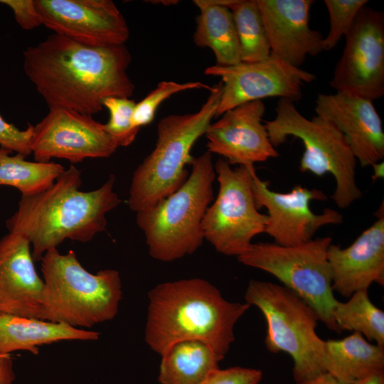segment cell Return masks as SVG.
I'll return each mask as SVG.
<instances>
[{"label": "cell", "instance_id": "836d02e7", "mask_svg": "<svg viewBox=\"0 0 384 384\" xmlns=\"http://www.w3.org/2000/svg\"><path fill=\"white\" fill-rule=\"evenodd\" d=\"M15 373L10 354L0 353V384H14Z\"/></svg>", "mask_w": 384, "mask_h": 384}, {"label": "cell", "instance_id": "f546056e", "mask_svg": "<svg viewBox=\"0 0 384 384\" xmlns=\"http://www.w3.org/2000/svg\"><path fill=\"white\" fill-rule=\"evenodd\" d=\"M366 0H325L329 16V30L324 38V50H330L351 29Z\"/></svg>", "mask_w": 384, "mask_h": 384}, {"label": "cell", "instance_id": "8fae6325", "mask_svg": "<svg viewBox=\"0 0 384 384\" xmlns=\"http://www.w3.org/2000/svg\"><path fill=\"white\" fill-rule=\"evenodd\" d=\"M345 46L330 86L373 101L384 95V14L363 6L344 36Z\"/></svg>", "mask_w": 384, "mask_h": 384}, {"label": "cell", "instance_id": "484cf974", "mask_svg": "<svg viewBox=\"0 0 384 384\" xmlns=\"http://www.w3.org/2000/svg\"><path fill=\"white\" fill-rule=\"evenodd\" d=\"M333 315L339 331L358 332L384 347V312L370 301L368 290L354 292L346 302L337 301Z\"/></svg>", "mask_w": 384, "mask_h": 384}, {"label": "cell", "instance_id": "603a6c76", "mask_svg": "<svg viewBox=\"0 0 384 384\" xmlns=\"http://www.w3.org/2000/svg\"><path fill=\"white\" fill-rule=\"evenodd\" d=\"M199 9L193 36L198 47L209 48L216 65L231 66L241 62L240 46L230 9L212 4L210 0H195Z\"/></svg>", "mask_w": 384, "mask_h": 384}, {"label": "cell", "instance_id": "8d00e7d4", "mask_svg": "<svg viewBox=\"0 0 384 384\" xmlns=\"http://www.w3.org/2000/svg\"><path fill=\"white\" fill-rule=\"evenodd\" d=\"M373 168V179L376 180L378 178H383L384 176V163L383 161H378L372 164Z\"/></svg>", "mask_w": 384, "mask_h": 384}, {"label": "cell", "instance_id": "9c48e42d", "mask_svg": "<svg viewBox=\"0 0 384 384\" xmlns=\"http://www.w3.org/2000/svg\"><path fill=\"white\" fill-rule=\"evenodd\" d=\"M332 239L323 237L303 244L283 246L274 242L252 243L238 261L274 276L316 312L330 330L340 332L334 319L338 301L332 289L327 253Z\"/></svg>", "mask_w": 384, "mask_h": 384}, {"label": "cell", "instance_id": "44dd1931", "mask_svg": "<svg viewBox=\"0 0 384 384\" xmlns=\"http://www.w3.org/2000/svg\"><path fill=\"white\" fill-rule=\"evenodd\" d=\"M100 333L46 320L0 314V353L28 351L63 341H96Z\"/></svg>", "mask_w": 384, "mask_h": 384}, {"label": "cell", "instance_id": "ffe728a7", "mask_svg": "<svg viewBox=\"0 0 384 384\" xmlns=\"http://www.w3.org/2000/svg\"><path fill=\"white\" fill-rule=\"evenodd\" d=\"M348 247L331 244L327 258L332 289L344 297L366 289L373 283L384 285V213Z\"/></svg>", "mask_w": 384, "mask_h": 384}, {"label": "cell", "instance_id": "8992f818", "mask_svg": "<svg viewBox=\"0 0 384 384\" xmlns=\"http://www.w3.org/2000/svg\"><path fill=\"white\" fill-rule=\"evenodd\" d=\"M222 92L220 82L213 86L198 111L170 114L159 122L155 147L133 174L127 201L132 210L137 213L154 206L186 181V166L193 158L191 150L216 116Z\"/></svg>", "mask_w": 384, "mask_h": 384}, {"label": "cell", "instance_id": "e575fe53", "mask_svg": "<svg viewBox=\"0 0 384 384\" xmlns=\"http://www.w3.org/2000/svg\"><path fill=\"white\" fill-rule=\"evenodd\" d=\"M296 384H343L327 372L320 373L309 379L296 382Z\"/></svg>", "mask_w": 384, "mask_h": 384}, {"label": "cell", "instance_id": "277c9868", "mask_svg": "<svg viewBox=\"0 0 384 384\" xmlns=\"http://www.w3.org/2000/svg\"><path fill=\"white\" fill-rule=\"evenodd\" d=\"M44 282L42 320L75 328H91L113 319L122 298L119 273L103 270L92 274L75 253L47 251L41 260Z\"/></svg>", "mask_w": 384, "mask_h": 384}, {"label": "cell", "instance_id": "9a60e30c", "mask_svg": "<svg viewBox=\"0 0 384 384\" xmlns=\"http://www.w3.org/2000/svg\"><path fill=\"white\" fill-rule=\"evenodd\" d=\"M42 25L54 33L91 47L124 45L126 20L110 0H34Z\"/></svg>", "mask_w": 384, "mask_h": 384}, {"label": "cell", "instance_id": "4dcf8cb0", "mask_svg": "<svg viewBox=\"0 0 384 384\" xmlns=\"http://www.w3.org/2000/svg\"><path fill=\"white\" fill-rule=\"evenodd\" d=\"M33 127V125L28 124L26 129L21 130L4 120L0 114V147L25 157L30 155Z\"/></svg>", "mask_w": 384, "mask_h": 384}, {"label": "cell", "instance_id": "2e32d148", "mask_svg": "<svg viewBox=\"0 0 384 384\" xmlns=\"http://www.w3.org/2000/svg\"><path fill=\"white\" fill-rule=\"evenodd\" d=\"M262 100L241 104L224 112L208 127L205 135L208 151L224 158L230 165H249L276 158L262 117Z\"/></svg>", "mask_w": 384, "mask_h": 384}, {"label": "cell", "instance_id": "d6a6232c", "mask_svg": "<svg viewBox=\"0 0 384 384\" xmlns=\"http://www.w3.org/2000/svg\"><path fill=\"white\" fill-rule=\"evenodd\" d=\"M9 6L18 24L24 30H31L42 25L34 0H0Z\"/></svg>", "mask_w": 384, "mask_h": 384}, {"label": "cell", "instance_id": "52a82bcc", "mask_svg": "<svg viewBox=\"0 0 384 384\" xmlns=\"http://www.w3.org/2000/svg\"><path fill=\"white\" fill-rule=\"evenodd\" d=\"M244 297L246 303L257 306L264 315L267 350L292 357L296 382L326 372L325 341L316 332L319 320L312 307L286 287L270 282L251 279Z\"/></svg>", "mask_w": 384, "mask_h": 384}, {"label": "cell", "instance_id": "ac0fdd59", "mask_svg": "<svg viewBox=\"0 0 384 384\" xmlns=\"http://www.w3.org/2000/svg\"><path fill=\"white\" fill-rule=\"evenodd\" d=\"M29 240L9 232L0 239V314L42 319L43 280Z\"/></svg>", "mask_w": 384, "mask_h": 384}, {"label": "cell", "instance_id": "e0dca14e", "mask_svg": "<svg viewBox=\"0 0 384 384\" xmlns=\"http://www.w3.org/2000/svg\"><path fill=\"white\" fill-rule=\"evenodd\" d=\"M315 102L316 116L331 121L343 134L361 166L383 159V123L372 101L336 92L319 93Z\"/></svg>", "mask_w": 384, "mask_h": 384}, {"label": "cell", "instance_id": "5bb4252c", "mask_svg": "<svg viewBox=\"0 0 384 384\" xmlns=\"http://www.w3.org/2000/svg\"><path fill=\"white\" fill-rule=\"evenodd\" d=\"M252 188L257 208L265 207L268 212L265 233L276 244L293 246L305 243L312 240L321 228L343 221V215L334 209L326 208L320 214L311 211V201L326 199L320 190L297 185L289 192H275L256 171L252 173Z\"/></svg>", "mask_w": 384, "mask_h": 384}, {"label": "cell", "instance_id": "f1b7e54d", "mask_svg": "<svg viewBox=\"0 0 384 384\" xmlns=\"http://www.w3.org/2000/svg\"><path fill=\"white\" fill-rule=\"evenodd\" d=\"M136 102L127 97H111L103 101V107L110 113V119L104 124L105 130L116 141L119 146H127L135 139L139 129L132 124V115Z\"/></svg>", "mask_w": 384, "mask_h": 384}, {"label": "cell", "instance_id": "7402d4cb", "mask_svg": "<svg viewBox=\"0 0 384 384\" xmlns=\"http://www.w3.org/2000/svg\"><path fill=\"white\" fill-rule=\"evenodd\" d=\"M324 367L343 384H357L384 373V347L370 343L358 333L324 342Z\"/></svg>", "mask_w": 384, "mask_h": 384}, {"label": "cell", "instance_id": "d4e9b609", "mask_svg": "<svg viewBox=\"0 0 384 384\" xmlns=\"http://www.w3.org/2000/svg\"><path fill=\"white\" fill-rule=\"evenodd\" d=\"M0 147V186L16 188L21 196H29L49 188L65 170L54 162L30 161L25 156Z\"/></svg>", "mask_w": 384, "mask_h": 384}, {"label": "cell", "instance_id": "5b68a950", "mask_svg": "<svg viewBox=\"0 0 384 384\" xmlns=\"http://www.w3.org/2000/svg\"><path fill=\"white\" fill-rule=\"evenodd\" d=\"M191 172L175 192L154 206L137 213L151 257L171 262L191 255L202 245L205 213L213 199L216 177L212 154L191 161Z\"/></svg>", "mask_w": 384, "mask_h": 384}, {"label": "cell", "instance_id": "6da1fadb", "mask_svg": "<svg viewBox=\"0 0 384 384\" xmlns=\"http://www.w3.org/2000/svg\"><path fill=\"white\" fill-rule=\"evenodd\" d=\"M131 60L125 45L91 47L53 33L23 51V70L49 108L92 116L106 98L132 96Z\"/></svg>", "mask_w": 384, "mask_h": 384}, {"label": "cell", "instance_id": "7a4b0ae2", "mask_svg": "<svg viewBox=\"0 0 384 384\" xmlns=\"http://www.w3.org/2000/svg\"><path fill=\"white\" fill-rule=\"evenodd\" d=\"M114 182L110 174L100 188L80 191V171L72 164L47 190L21 196L6 227L29 240L34 261L66 239L87 242L106 230L107 213L122 201L114 191Z\"/></svg>", "mask_w": 384, "mask_h": 384}, {"label": "cell", "instance_id": "1f68e13d", "mask_svg": "<svg viewBox=\"0 0 384 384\" xmlns=\"http://www.w3.org/2000/svg\"><path fill=\"white\" fill-rule=\"evenodd\" d=\"M262 378L260 370L236 366L218 368L198 384H259Z\"/></svg>", "mask_w": 384, "mask_h": 384}, {"label": "cell", "instance_id": "30bf717a", "mask_svg": "<svg viewBox=\"0 0 384 384\" xmlns=\"http://www.w3.org/2000/svg\"><path fill=\"white\" fill-rule=\"evenodd\" d=\"M214 169L219 188L203 219L204 239L217 252L238 257L250 248L255 236L265 233L268 215L260 213L255 205L253 164L232 169L226 160L219 159Z\"/></svg>", "mask_w": 384, "mask_h": 384}, {"label": "cell", "instance_id": "4fadbf2b", "mask_svg": "<svg viewBox=\"0 0 384 384\" xmlns=\"http://www.w3.org/2000/svg\"><path fill=\"white\" fill-rule=\"evenodd\" d=\"M119 147L91 115L61 107L49 108L46 117L33 127L31 150L38 162L52 158L72 164L88 158H107Z\"/></svg>", "mask_w": 384, "mask_h": 384}, {"label": "cell", "instance_id": "d6986e66", "mask_svg": "<svg viewBox=\"0 0 384 384\" xmlns=\"http://www.w3.org/2000/svg\"><path fill=\"white\" fill-rule=\"evenodd\" d=\"M271 56L300 68L308 55L324 51L321 33L309 26L312 0H257Z\"/></svg>", "mask_w": 384, "mask_h": 384}, {"label": "cell", "instance_id": "83f0119b", "mask_svg": "<svg viewBox=\"0 0 384 384\" xmlns=\"http://www.w3.org/2000/svg\"><path fill=\"white\" fill-rule=\"evenodd\" d=\"M203 88L210 92L213 87L201 82H160L144 99L136 103L132 115L133 126L140 129L142 126L149 124L153 121L159 105L173 95L185 90Z\"/></svg>", "mask_w": 384, "mask_h": 384}, {"label": "cell", "instance_id": "ba28073f", "mask_svg": "<svg viewBox=\"0 0 384 384\" xmlns=\"http://www.w3.org/2000/svg\"><path fill=\"white\" fill-rule=\"evenodd\" d=\"M276 116L265 122L270 140L275 148L288 137L301 139L304 152L299 169L321 176L333 175L336 187L331 198L340 208L350 206L362 192L356 181L357 160L343 134L331 121L318 116L306 118L293 102L280 98L275 107Z\"/></svg>", "mask_w": 384, "mask_h": 384}, {"label": "cell", "instance_id": "4316f807", "mask_svg": "<svg viewBox=\"0 0 384 384\" xmlns=\"http://www.w3.org/2000/svg\"><path fill=\"white\" fill-rule=\"evenodd\" d=\"M230 9L239 39L241 62L256 63L269 58L270 46L257 0H236Z\"/></svg>", "mask_w": 384, "mask_h": 384}, {"label": "cell", "instance_id": "cb8c5ba5", "mask_svg": "<svg viewBox=\"0 0 384 384\" xmlns=\"http://www.w3.org/2000/svg\"><path fill=\"white\" fill-rule=\"evenodd\" d=\"M220 361L203 341H178L161 356L158 380L161 384H198L219 368Z\"/></svg>", "mask_w": 384, "mask_h": 384}, {"label": "cell", "instance_id": "7c38bea8", "mask_svg": "<svg viewBox=\"0 0 384 384\" xmlns=\"http://www.w3.org/2000/svg\"><path fill=\"white\" fill-rule=\"evenodd\" d=\"M204 73L221 78L223 92L215 117L241 104L270 97L294 102L302 98L303 87L316 79L314 74L272 56L256 63L215 65L206 68Z\"/></svg>", "mask_w": 384, "mask_h": 384}, {"label": "cell", "instance_id": "d590c367", "mask_svg": "<svg viewBox=\"0 0 384 384\" xmlns=\"http://www.w3.org/2000/svg\"><path fill=\"white\" fill-rule=\"evenodd\" d=\"M357 384H384V373L372 375Z\"/></svg>", "mask_w": 384, "mask_h": 384}, {"label": "cell", "instance_id": "3957f363", "mask_svg": "<svg viewBox=\"0 0 384 384\" xmlns=\"http://www.w3.org/2000/svg\"><path fill=\"white\" fill-rule=\"evenodd\" d=\"M148 297L145 341L161 356L176 342L198 340L223 360L235 340L236 322L250 307L227 301L201 278L157 284Z\"/></svg>", "mask_w": 384, "mask_h": 384}]
</instances>
